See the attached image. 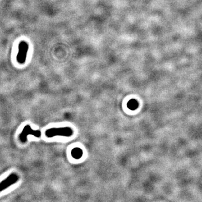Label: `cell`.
Returning <instances> with one entry per match:
<instances>
[{
    "mask_svg": "<svg viewBox=\"0 0 202 202\" xmlns=\"http://www.w3.org/2000/svg\"><path fill=\"white\" fill-rule=\"evenodd\" d=\"M72 133L71 130L68 127L62 128H51L46 131L45 134L48 138H52L56 136L70 135Z\"/></svg>",
    "mask_w": 202,
    "mask_h": 202,
    "instance_id": "2",
    "label": "cell"
},
{
    "mask_svg": "<svg viewBox=\"0 0 202 202\" xmlns=\"http://www.w3.org/2000/svg\"><path fill=\"white\" fill-rule=\"evenodd\" d=\"M129 104L130 105L129 107L131 110H134L135 108H136V107H138V103L135 101H132L131 102L130 101Z\"/></svg>",
    "mask_w": 202,
    "mask_h": 202,
    "instance_id": "6",
    "label": "cell"
},
{
    "mask_svg": "<svg viewBox=\"0 0 202 202\" xmlns=\"http://www.w3.org/2000/svg\"><path fill=\"white\" fill-rule=\"evenodd\" d=\"M28 44L25 41H21L19 45V52L17 55V62L20 64H24L26 61V55L28 51Z\"/></svg>",
    "mask_w": 202,
    "mask_h": 202,
    "instance_id": "3",
    "label": "cell"
},
{
    "mask_svg": "<svg viewBox=\"0 0 202 202\" xmlns=\"http://www.w3.org/2000/svg\"><path fill=\"white\" fill-rule=\"evenodd\" d=\"M76 148L77 149H76V148H75L74 150L71 151V155L74 158H79V157H80V154H82L81 150L80 151V149H79L78 148Z\"/></svg>",
    "mask_w": 202,
    "mask_h": 202,
    "instance_id": "5",
    "label": "cell"
},
{
    "mask_svg": "<svg viewBox=\"0 0 202 202\" xmlns=\"http://www.w3.org/2000/svg\"><path fill=\"white\" fill-rule=\"evenodd\" d=\"M19 177L16 173H11L7 178L0 182V192L5 190L6 188L15 184L19 180Z\"/></svg>",
    "mask_w": 202,
    "mask_h": 202,
    "instance_id": "4",
    "label": "cell"
},
{
    "mask_svg": "<svg viewBox=\"0 0 202 202\" xmlns=\"http://www.w3.org/2000/svg\"><path fill=\"white\" fill-rule=\"evenodd\" d=\"M29 135L34 136L37 138H40L42 135V133L39 130H34L29 125H26L24 127L21 133L19 135V139L22 143H25L27 141V137Z\"/></svg>",
    "mask_w": 202,
    "mask_h": 202,
    "instance_id": "1",
    "label": "cell"
}]
</instances>
